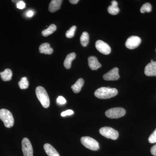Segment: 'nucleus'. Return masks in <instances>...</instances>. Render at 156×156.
<instances>
[{
	"label": "nucleus",
	"instance_id": "obj_30",
	"mask_svg": "<svg viewBox=\"0 0 156 156\" xmlns=\"http://www.w3.org/2000/svg\"><path fill=\"white\" fill-rule=\"evenodd\" d=\"M151 153L154 156H156V144L151 147Z\"/></svg>",
	"mask_w": 156,
	"mask_h": 156
},
{
	"label": "nucleus",
	"instance_id": "obj_21",
	"mask_svg": "<svg viewBox=\"0 0 156 156\" xmlns=\"http://www.w3.org/2000/svg\"><path fill=\"white\" fill-rule=\"evenodd\" d=\"M18 85H19V87L20 89H27L29 87V83L27 78L26 77H23L21 78V80L18 83Z\"/></svg>",
	"mask_w": 156,
	"mask_h": 156
},
{
	"label": "nucleus",
	"instance_id": "obj_20",
	"mask_svg": "<svg viewBox=\"0 0 156 156\" xmlns=\"http://www.w3.org/2000/svg\"><path fill=\"white\" fill-rule=\"evenodd\" d=\"M89 34L87 32H84L80 37L81 44L83 47H87L89 44Z\"/></svg>",
	"mask_w": 156,
	"mask_h": 156
},
{
	"label": "nucleus",
	"instance_id": "obj_31",
	"mask_svg": "<svg viewBox=\"0 0 156 156\" xmlns=\"http://www.w3.org/2000/svg\"><path fill=\"white\" fill-rule=\"evenodd\" d=\"M69 2L71 4L75 5V4H76L79 2V0H70Z\"/></svg>",
	"mask_w": 156,
	"mask_h": 156
},
{
	"label": "nucleus",
	"instance_id": "obj_15",
	"mask_svg": "<svg viewBox=\"0 0 156 156\" xmlns=\"http://www.w3.org/2000/svg\"><path fill=\"white\" fill-rule=\"evenodd\" d=\"M39 51L41 53H44L45 54H50L53 53V49L50 47L49 43H44L39 47Z\"/></svg>",
	"mask_w": 156,
	"mask_h": 156
},
{
	"label": "nucleus",
	"instance_id": "obj_16",
	"mask_svg": "<svg viewBox=\"0 0 156 156\" xmlns=\"http://www.w3.org/2000/svg\"><path fill=\"white\" fill-rule=\"evenodd\" d=\"M84 80L82 78L78 79V80L71 87L72 89L73 92L75 93H79L80 92L82 87L83 86Z\"/></svg>",
	"mask_w": 156,
	"mask_h": 156
},
{
	"label": "nucleus",
	"instance_id": "obj_33",
	"mask_svg": "<svg viewBox=\"0 0 156 156\" xmlns=\"http://www.w3.org/2000/svg\"><path fill=\"white\" fill-rule=\"evenodd\" d=\"M19 1H12V2H13V3H17Z\"/></svg>",
	"mask_w": 156,
	"mask_h": 156
},
{
	"label": "nucleus",
	"instance_id": "obj_29",
	"mask_svg": "<svg viewBox=\"0 0 156 156\" xmlns=\"http://www.w3.org/2000/svg\"><path fill=\"white\" fill-rule=\"evenodd\" d=\"M34 14V12L31 10H28L26 13V16L28 17H32Z\"/></svg>",
	"mask_w": 156,
	"mask_h": 156
},
{
	"label": "nucleus",
	"instance_id": "obj_26",
	"mask_svg": "<svg viewBox=\"0 0 156 156\" xmlns=\"http://www.w3.org/2000/svg\"><path fill=\"white\" fill-rule=\"evenodd\" d=\"M56 102L58 105H63L66 103V101L63 96H59L56 99Z\"/></svg>",
	"mask_w": 156,
	"mask_h": 156
},
{
	"label": "nucleus",
	"instance_id": "obj_22",
	"mask_svg": "<svg viewBox=\"0 0 156 156\" xmlns=\"http://www.w3.org/2000/svg\"><path fill=\"white\" fill-rule=\"evenodd\" d=\"M152 6L149 3H146L144 4L140 9L141 13H144L146 12H150L151 11Z\"/></svg>",
	"mask_w": 156,
	"mask_h": 156
},
{
	"label": "nucleus",
	"instance_id": "obj_32",
	"mask_svg": "<svg viewBox=\"0 0 156 156\" xmlns=\"http://www.w3.org/2000/svg\"><path fill=\"white\" fill-rule=\"evenodd\" d=\"M112 5L113 6H118V3L116 1H112Z\"/></svg>",
	"mask_w": 156,
	"mask_h": 156
},
{
	"label": "nucleus",
	"instance_id": "obj_13",
	"mask_svg": "<svg viewBox=\"0 0 156 156\" xmlns=\"http://www.w3.org/2000/svg\"><path fill=\"white\" fill-rule=\"evenodd\" d=\"M62 0H52L50 2L49 6V10L50 12H56V11L59 10L61 8L62 3Z\"/></svg>",
	"mask_w": 156,
	"mask_h": 156
},
{
	"label": "nucleus",
	"instance_id": "obj_25",
	"mask_svg": "<svg viewBox=\"0 0 156 156\" xmlns=\"http://www.w3.org/2000/svg\"><path fill=\"white\" fill-rule=\"evenodd\" d=\"M148 141L151 144L156 143V129L149 137Z\"/></svg>",
	"mask_w": 156,
	"mask_h": 156
},
{
	"label": "nucleus",
	"instance_id": "obj_24",
	"mask_svg": "<svg viewBox=\"0 0 156 156\" xmlns=\"http://www.w3.org/2000/svg\"><path fill=\"white\" fill-rule=\"evenodd\" d=\"M76 27V26H73L69 30L66 31V36L67 38H72L74 36L75 33Z\"/></svg>",
	"mask_w": 156,
	"mask_h": 156
},
{
	"label": "nucleus",
	"instance_id": "obj_18",
	"mask_svg": "<svg viewBox=\"0 0 156 156\" xmlns=\"http://www.w3.org/2000/svg\"><path fill=\"white\" fill-rule=\"evenodd\" d=\"M0 76L3 81L5 82L10 81L12 79V71L9 69H6L4 71L0 73Z\"/></svg>",
	"mask_w": 156,
	"mask_h": 156
},
{
	"label": "nucleus",
	"instance_id": "obj_6",
	"mask_svg": "<svg viewBox=\"0 0 156 156\" xmlns=\"http://www.w3.org/2000/svg\"><path fill=\"white\" fill-rule=\"evenodd\" d=\"M126 110L122 108H114L108 110L105 112V115L110 119H119L125 115Z\"/></svg>",
	"mask_w": 156,
	"mask_h": 156
},
{
	"label": "nucleus",
	"instance_id": "obj_17",
	"mask_svg": "<svg viewBox=\"0 0 156 156\" xmlns=\"http://www.w3.org/2000/svg\"><path fill=\"white\" fill-rule=\"evenodd\" d=\"M76 57V54L75 53H69L66 56L65 59L64 66L66 69H69L71 67L72 62Z\"/></svg>",
	"mask_w": 156,
	"mask_h": 156
},
{
	"label": "nucleus",
	"instance_id": "obj_8",
	"mask_svg": "<svg viewBox=\"0 0 156 156\" xmlns=\"http://www.w3.org/2000/svg\"><path fill=\"white\" fill-rule=\"evenodd\" d=\"M141 39L137 36L129 37L126 43V46L128 49L133 50L138 47L141 43Z\"/></svg>",
	"mask_w": 156,
	"mask_h": 156
},
{
	"label": "nucleus",
	"instance_id": "obj_28",
	"mask_svg": "<svg viewBox=\"0 0 156 156\" xmlns=\"http://www.w3.org/2000/svg\"><path fill=\"white\" fill-rule=\"evenodd\" d=\"M74 112L72 110L69 109L63 112H62L61 116L62 117L66 116L67 115H71L73 114Z\"/></svg>",
	"mask_w": 156,
	"mask_h": 156
},
{
	"label": "nucleus",
	"instance_id": "obj_11",
	"mask_svg": "<svg viewBox=\"0 0 156 156\" xmlns=\"http://www.w3.org/2000/svg\"><path fill=\"white\" fill-rule=\"evenodd\" d=\"M144 73L148 76H156V62H151L146 66Z\"/></svg>",
	"mask_w": 156,
	"mask_h": 156
},
{
	"label": "nucleus",
	"instance_id": "obj_12",
	"mask_svg": "<svg viewBox=\"0 0 156 156\" xmlns=\"http://www.w3.org/2000/svg\"><path fill=\"white\" fill-rule=\"evenodd\" d=\"M89 67L92 70H95L101 67V64L98 62L97 58L95 56H91L88 58Z\"/></svg>",
	"mask_w": 156,
	"mask_h": 156
},
{
	"label": "nucleus",
	"instance_id": "obj_9",
	"mask_svg": "<svg viewBox=\"0 0 156 156\" xmlns=\"http://www.w3.org/2000/svg\"><path fill=\"white\" fill-rule=\"evenodd\" d=\"M95 47L99 52L105 55H108L111 52V49L110 46L101 40H98L96 42Z\"/></svg>",
	"mask_w": 156,
	"mask_h": 156
},
{
	"label": "nucleus",
	"instance_id": "obj_14",
	"mask_svg": "<svg viewBox=\"0 0 156 156\" xmlns=\"http://www.w3.org/2000/svg\"><path fill=\"white\" fill-rule=\"evenodd\" d=\"M44 149L46 154L49 156H60L55 148L49 144H46L44 145Z\"/></svg>",
	"mask_w": 156,
	"mask_h": 156
},
{
	"label": "nucleus",
	"instance_id": "obj_4",
	"mask_svg": "<svg viewBox=\"0 0 156 156\" xmlns=\"http://www.w3.org/2000/svg\"><path fill=\"white\" fill-rule=\"evenodd\" d=\"M81 143L87 148L92 151H97L99 148L98 143L90 136H83L81 138Z\"/></svg>",
	"mask_w": 156,
	"mask_h": 156
},
{
	"label": "nucleus",
	"instance_id": "obj_1",
	"mask_svg": "<svg viewBox=\"0 0 156 156\" xmlns=\"http://www.w3.org/2000/svg\"><path fill=\"white\" fill-rule=\"evenodd\" d=\"M118 92V90L115 88L103 87L97 89L94 95L95 97L100 99H108L116 96Z\"/></svg>",
	"mask_w": 156,
	"mask_h": 156
},
{
	"label": "nucleus",
	"instance_id": "obj_3",
	"mask_svg": "<svg viewBox=\"0 0 156 156\" xmlns=\"http://www.w3.org/2000/svg\"><path fill=\"white\" fill-rule=\"evenodd\" d=\"M0 119L7 128H10L14 126V117L12 113L8 110L6 109L0 110Z\"/></svg>",
	"mask_w": 156,
	"mask_h": 156
},
{
	"label": "nucleus",
	"instance_id": "obj_23",
	"mask_svg": "<svg viewBox=\"0 0 156 156\" xmlns=\"http://www.w3.org/2000/svg\"><path fill=\"white\" fill-rule=\"evenodd\" d=\"M108 11L112 15H116L119 12V9L118 6H109L108 9Z\"/></svg>",
	"mask_w": 156,
	"mask_h": 156
},
{
	"label": "nucleus",
	"instance_id": "obj_7",
	"mask_svg": "<svg viewBox=\"0 0 156 156\" xmlns=\"http://www.w3.org/2000/svg\"><path fill=\"white\" fill-rule=\"evenodd\" d=\"M22 150L24 156H33V149L29 140L27 138L23 139Z\"/></svg>",
	"mask_w": 156,
	"mask_h": 156
},
{
	"label": "nucleus",
	"instance_id": "obj_27",
	"mask_svg": "<svg viewBox=\"0 0 156 156\" xmlns=\"http://www.w3.org/2000/svg\"><path fill=\"white\" fill-rule=\"evenodd\" d=\"M16 6L17 9H23L25 8V3L22 1H19L17 3H16Z\"/></svg>",
	"mask_w": 156,
	"mask_h": 156
},
{
	"label": "nucleus",
	"instance_id": "obj_5",
	"mask_svg": "<svg viewBox=\"0 0 156 156\" xmlns=\"http://www.w3.org/2000/svg\"><path fill=\"white\" fill-rule=\"evenodd\" d=\"M99 133L102 136L107 138H109L113 140L118 139L119 134L118 131L111 127H105L101 128Z\"/></svg>",
	"mask_w": 156,
	"mask_h": 156
},
{
	"label": "nucleus",
	"instance_id": "obj_19",
	"mask_svg": "<svg viewBox=\"0 0 156 156\" xmlns=\"http://www.w3.org/2000/svg\"><path fill=\"white\" fill-rule=\"evenodd\" d=\"M56 30V26L54 24H51L47 29H45L42 32V35L44 37H48L53 33Z\"/></svg>",
	"mask_w": 156,
	"mask_h": 156
},
{
	"label": "nucleus",
	"instance_id": "obj_2",
	"mask_svg": "<svg viewBox=\"0 0 156 156\" xmlns=\"http://www.w3.org/2000/svg\"><path fill=\"white\" fill-rule=\"evenodd\" d=\"M36 94L42 106L45 108H48L50 106V98L48 92L44 87L41 86L37 87L36 89Z\"/></svg>",
	"mask_w": 156,
	"mask_h": 156
},
{
	"label": "nucleus",
	"instance_id": "obj_10",
	"mask_svg": "<svg viewBox=\"0 0 156 156\" xmlns=\"http://www.w3.org/2000/svg\"><path fill=\"white\" fill-rule=\"evenodd\" d=\"M103 79L106 81H115L119 80L120 78L119 73V69L114 68L112 70L104 75Z\"/></svg>",
	"mask_w": 156,
	"mask_h": 156
}]
</instances>
